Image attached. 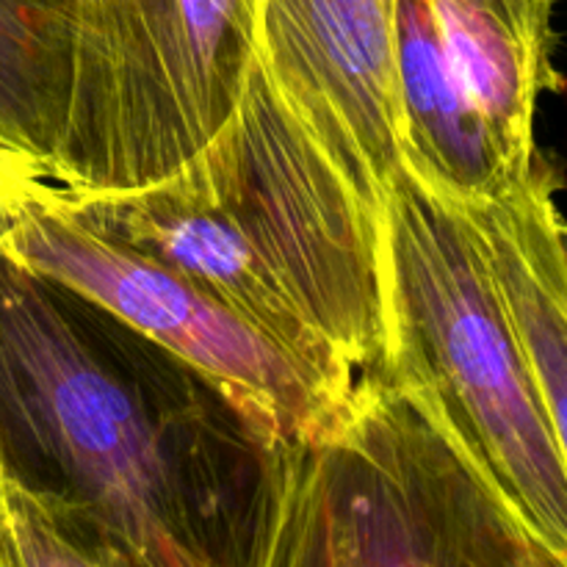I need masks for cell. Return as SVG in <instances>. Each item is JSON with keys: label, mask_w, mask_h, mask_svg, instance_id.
I'll use <instances>...</instances> for the list:
<instances>
[{"label": "cell", "mask_w": 567, "mask_h": 567, "mask_svg": "<svg viewBox=\"0 0 567 567\" xmlns=\"http://www.w3.org/2000/svg\"><path fill=\"white\" fill-rule=\"evenodd\" d=\"M388 343L380 371L567 559V443L504 321L468 221L408 166L385 197Z\"/></svg>", "instance_id": "4"}, {"label": "cell", "mask_w": 567, "mask_h": 567, "mask_svg": "<svg viewBox=\"0 0 567 567\" xmlns=\"http://www.w3.org/2000/svg\"><path fill=\"white\" fill-rule=\"evenodd\" d=\"M252 567H567L380 369L336 424L264 449Z\"/></svg>", "instance_id": "3"}, {"label": "cell", "mask_w": 567, "mask_h": 567, "mask_svg": "<svg viewBox=\"0 0 567 567\" xmlns=\"http://www.w3.org/2000/svg\"><path fill=\"white\" fill-rule=\"evenodd\" d=\"M559 177L535 153L507 188L457 208L468 221L504 321L554 432L565 437L567 255Z\"/></svg>", "instance_id": "8"}, {"label": "cell", "mask_w": 567, "mask_h": 567, "mask_svg": "<svg viewBox=\"0 0 567 567\" xmlns=\"http://www.w3.org/2000/svg\"><path fill=\"white\" fill-rule=\"evenodd\" d=\"M48 166L33 155L0 144V236L53 194Z\"/></svg>", "instance_id": "13"}, {"label": "cell", "mask_w": 567, "mask_h": 567, "mask_svg": "<svg viewBox=\"0 0 567 567\" xmlns=\"http://www.w3.org/2000/svg\"><path fill=\"white\" fill-rule=\"evenodd\" d=\"M437 33L515 172L535 158L540 97L557 92V0H426Z\"/></svg>", "instance_id": "10"}, {"label": "cell", "mask_w": 567, "mask_h": 567, "mask_svg": "<svg viewBox=\"0 0 567 567\" xmlns=\"http://www.w3.org/2000/svg\"><path fill=\"white\" fill-rule=\"evenodd\" d=\"M0 255L172 354L219 393L258 446L319 435L352 396L319 380L208 288L89 230L55 203V188L0 236Z\"/></svg>", "instance_id": "6"}, {"label": "cell", "mask_w": 567, "mask_h": 567, "mask_svg": "<svg viewBox=\"0 0 567 567\" xmlns=\"http://www.w3.org/2000/svg\"><path fill=\"white\" fill-rule=\"evenodd\" d=\"M70 3L0 0V144L48 169L64 125Z\"/></svg>", "instance_id": "11"}, {"label": "cell", "mask_w": 567, "mask_h": 567, "mask_svg": "<svg viewBox=\"0 0 567 567\" xmlns=\"http://www.w3.org/2000/svg\"><path fill=\"white\" fill-rule=\"evenodd\" d=\"M258 0H72L61 192H125L186 164L255 59Z\"/></svg>", "instance_id": "5"}, {"label": "cell", "mask_w": 567, "mask_h": 567, "mask_svg": "<svg viewBox=\"0 0 567 567\" xmlns=\"http://www.w3.org/2000/svg\"><path fill=\"white\" fill-rule=\"evenodd\" d=\"M55 203L208 288L338 393L382 365L385 210L360 197L258 59L186 164L125 192L55 186Z\"/></svg>", "instance_id": "2"}, {"label": "cell", "mask_w": 567, "mask_h": 567, "mask_svg": "<svg viewBox=\"0 0 567 567\" xmlns=\"http://www.w3.org/2000/svg\"><path fill=\"white\" fill-rule=\"evenodd\" d=\"M396 125L402 164L454 208L524 175L454 70L426 0H396Z\"/></svg>", "instance_id": "9"}, {"label": "cell", "mask_w": 567, "mask_h": 567, "mask_svg": "<svg viewBox=\"0 0 567 567\" xmlns=\"http://www.w3.org/2000/svg\"><path fill=\"white\" fill-rule=\"evenodd\" d=\"M0 567H114L66 535L0 463Z\"/></svg>", "instance_id": "12"}, {"label": "cell", "mask_w": 567, "mask_h": 567, "mask_svg": "<svg viewBox=\"0 0 567 567\" xmlns=\"http://www.w3.org/2000/svg\"><path fill=\"white\" fill-rule=\"evenodd\" d=\"M255 59L305 131L382 214L402 169L396 0H258Z\"/></svg>", "instance_id": "7"}, {"label": "cell", "mask_w": 567, "mask_h": 567, "mask_svg": "<svg viewBox=\"0 0 567 567\" xmlns=\"http://www.w3.org/2000/svg\"><path fill=\"white\" fill-rule=\"evenodd\" d=\"M0 463L114 567H252L264 446L194 371L0 255Z\"/></svg>", "instance_id": "1"}]
</instances>
